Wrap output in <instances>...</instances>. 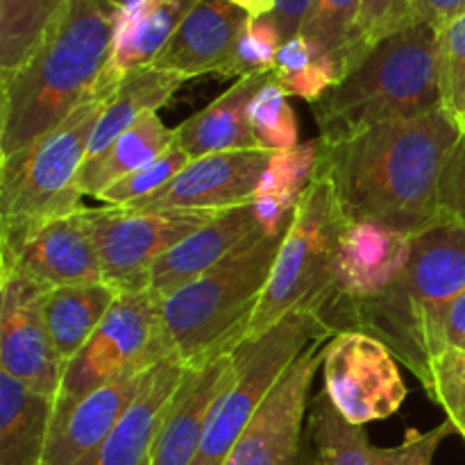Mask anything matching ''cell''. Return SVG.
I'll return each instance as SVG.
<instances>
[{"label": "cell", "mask_w": 465, "mask_h": 465, "mask_svg": "<svg viewBox=\"0 0 465 465\" xmlns=\"http://www.w3.org/2000/svg\"><path fill=\"white\" fill-rule=\"evenodd\" d=\"M461 139L459 121L440 107L322 145L321 166L330 173L348 221L380 223L416 236L439 223L440 177Z\"/></svg>", "instance_id": "6da1fadb"}, {"label": "cell", "mask_w": 465, "mask_h": 465, "mask_svg": "<svg viewBox=\"0 0 465 465\" xmlns=\"http://www.w3.org/2000/svg\"><path fill=\"white\" fill-rule=\"evenodd\" d=\"M114 0H64L25 62L0 75V159L66 121L107 71L116 32Z\"/></svg>", "instance_id": "7a4b0ae2"}, {"label": "cell", "mask_w": 465, "mask_h": 465, "mask_svg": "<svg viewBox=\"0 0 465 465\" xmlns=\"http://www.w3.org/2000/svg\"><path fill=\"white\" fill-rule=\"evenodd\" d=\"M463 291L465 227L439 221L411 239V259L398 284L341 316L334 331L375 336L427 389L431 363L445 350V321Z\"/></svg>", "instance_id": "3957f363"}, {"label": "cell", "mask_w": 465, "mask_h": 465, "mask_svg": "<svg viewBox=\"0 0 465 465\" xmlns=\"http://www.w3.org/2000/svg\"><path fill=\"white\" fill-rule=\"evenodd\" d=\"M312 107L322 145L436 112L443 107L439 32L413 23L386 36Z\"/></svg>", "instance_id": "277c9868"}, {"label": "cell", "mask_w": 465, "mask_h": 465, "mask_svg": "<svg viewBox=\"0 0 465 465\" xmlns=\"http://www.w3.org/2000/svg\"><path fill=\"white\" fill-rule=\"evenodd\" d=\"M282 236H257L221 263L163 298V321L186 366L236 348L266 291Z\"/></svg>", "instance_id": "5b68a950"}, {"label": "cell", "mask_w": 465, "mask_h": 465, "mask_svg": "<svg viewBox=\"0 0 465 465\" xmlns=\"http://www.w3.org/2000/svg\"><path fill=\"white\" fill-rule=\"evenodd\" d=\"M345 223L348 218L339 204L334 182L318 163L282 239L266 291L250 318L243 341L268 331L295 309L312 307L322 316L330 300L336 243Z\"/></svg>", "instance_id": "8992f818"}, {"label": "cell", "mask_w": 465, "mask_h": 465, "mask_svg": "<svg viewBox=\"0 0 465 465\" xmlns=\"http://www.w3.org/2000/svg\"><path fill=\"white\" fill-rule=\"evenodd\" d=\"M109 95L94 91L54 130L12 157L0 159L3 225H30L82 209L84 195L77 191L75 180Z\"/></svg>", "instance_id": "52a82bcc"}, {"label": "cell", "mask_w": 465, "mask_h": 465, "mask_svg": "<svg viewBox=\"0 0 465 465\" xmlns=\"http://www.w3.org/2000/svg\"><path fill=\"white\" fill-rule=\"evenodd\" d=\"M334 330L318 309H295L275 327L232 350L236 380L213 407L203 443L191 465H223L248 422L262 407L286 368L316 339H331Z\"/></svg>", "instance_id": "ba28073f"}, {"label": "cell", "mask_w": 465, "mask_h": 465, "mask_svg": "<svg viewBox=\"0 0 465 465\" xmlns=\"http://www.w3.org/2000/svg\"><path fill=\"white\" fill-rule=\"evenodd\" d=\"M173 354L177 352L163 321V300L150 289L121 293L64 371L54 409L71 407L112 381L145 375Z\"/></svg>", "instance_id": "9c48e42d"}, {"label": "cell", "mask_w": 465, "mask_h": 465, "mask_svg": "<svg viewBox=\"0 0 465 465\" xmlns=\"http://www.w3.org/2000/svg\"><path fill=\"white\" fill-rule=\"evenodd\" d=\"M218 212H136L130 207L86 209L94 227L103 280L127 291L148 289L154 263Z\"/></svg>", "instance_id": "30bf717a"}, {"label": "cell", "mask_w": 465, "mask_h": 465, "mask_svg": "<svg viewBox=\"0 0 465 465\" xmlns=\"http://www.w3.org/2000/svg\"><path fill=\"white\" fill-rule=\"evenodd\" d=\"M322 391L350 425L386 420L407 400L398 359L375 336L339 331L325 345Z\"/></svg>", "instance_id": "8fae6325"}, {"label": "cell", "mask_w": 465, "mask_h": 465, "mask_svg": "<svg viewBox=\"0 0 465 465\" xmlns=\"http://www.w3.org/2000/svg\"><path fill=\"white\" fill-rule=\"evenodd\" d=\"M0 254L3 266L44 289L104 282L86 207L30 225H0Z\"/></svg>", "instance_id": "7c38bea8"}, {"label": "cell", "mask_w": 465, "mask_h": 465, "mask_svg": "<svg viewBox=\"0 0 465 465\" xmlns=\"http://www.w3.org/2000/svg\"><path fill=\"white\" fill-rule=\"evenodd\" d=\"M330 339L312 341L286 368L223 465H300L304 454L312 386Z\"/></svg>", "instance_id": "4fadbf2b"}, {"label": "cell", "mask_w": 465, "mask_h": 465, "mask_svg": "<svg viewBox=\"0 0 465 465\" xmlns=\"http://www.w3.org/2000/svg\"><path fill=\"white\" fill-rule=\"evenodd\" d=\"M411 239L380 223H345L336 243L330 300L322 309L331 330L341 316L384 298L398 284L411 259Z\"/></svg>", "instance_id": "5bb4252c"}, {"label": "cell", "mask_w": 465, "mask_h": 465, "mask_svg": "<svg viewBox=\"0 0 465 465\" xmlns=\"http://www.w3.org/2000/svg\"><path fill=\"white\" fill-rule=\"evenodd\" d=\"M3 304H0V371L23 381L45 398H57L64 380L44 321V289L16 268H0Z\"/></svg>", "instance_id": "9a60e30c"}, {"label": "cell", "mask_w": 465, "mask_h": 465, "mask_svg": "<svg viewBox=\"0 0 465 465\" xmlns=\"http://www.w3.org/2000/svg\"><path fill=\"white\" fill-rule=\"evenodd\" d=\"M454 431V422L445 420L425 434L409 431L402 445L377 448L366 430L350 425L322 391L313 395L309 407L300 465H434L436 452Z\"/></svg>", "instance_id": "2e32d148"}, {"label": "cell", "mask_w": 465, "mask_h": 465, "mask_svg": "<svg viewBox=\"0 0 465 465\" xmlns=\"http://www.w3.org/2000/svg\"><path fill=\"white\" fill-rule=\"evenodd\" d=\"M272 150H225L191 159L162 191L125 207L136 212H221L250 203Z\"/></svg>", "instance_id": "e0dca14e"}, {"label": "cell", "mask_w": 465, "mask_h": 465, "mask_svg": "<svg viewBox=\"0 0 465 465\" xmlns=\"http://www.w3.org/2000/svg\"><path fill=\"white\" fill-rule=\"evenodd\" d=\"M232 350L221 348L186 368L184 380L159 430L150 465L193 463L213 407L236 380Z\"/></svg>", "instance_id": "ac0fdd59"}, {"label": "cell", "mask_w": 465, "mask_h": 465, "mask_svg": "<svg viewBox=\"0 0 465 465\" xmlns=\"http://www.w3.org/2000/svg\"><path fill=\"white\" fill-rule=\"evenodd\" d=\"M248 21L250 14L230 0H198L150 66L184 80L207 73L223 77Z\"/></svg>", "instance_id": "d6986e66"}, {"label": "cell", "mask_w": 465, "mask_h": 465, "mask_svg": "<svg viewBox=\"0 0 465 465\" xmlns=\"http://www.w3.org/2000/svg\"><path fill=\"white\" fill-rule=\"evenodd\" d=\"M186 368L177 354L150 368L107 440L80 465H150L159 430Z\"/></svg>", "instance_id": "ffe728a7"}, {"label": "cell", "mask_w": 465, "mask_h": 465, "mask_svg": "<svg viewBox=\"0 0 465 465\" xmlns=\"http://www.w3.org/2000/svg\"><path fill=\"white\" fill-rule=\"evenodd\" d=\"M262 234L263 230L254 213L252 200L221 209L200 230L180 241L171 252H166L154 263L150 271L148 289L154 291L162 300L168 298L177 289L212 271L227 254Z\"/></svg>", "instance_id": "44dd1931"}, {"label": "cell", "mask_w": 465, "mask_h": 465, "mask_svg": "<svg viewBox=\"0 0 465 465\" xmlns=\"http://www.w3.org/2000/svg\"><path fill=\"white\" fill-rule=\"evenodd\" d=\"M141 377L112 381L71 407L54 409L44 465H80L107 440L139 391Z\"/></svg>", "instance_id": "7402d4cb"}, {"label": "cell", "mask_w": 465, "mask_h": 465, "mask_svg": "<svg viewBox=\"0 0 465 465\" xmlns=\"http://www.w3.org/2000/svg\"><path fill=\"white\" fill-rule=\"evenodd\" d=\"M195 3L198 0H127L121 5L112 57L95 91L114 94L123 75L150 66Z\"/></svg>", "instance_id": "603a6c76"}, {"label": "cell", "mask_w": 465, "mask_h": 465, "mask_svg": "<svg viewBox=\"0 0 465 465\" xmlns=\"http://www.w3.org/2000/svg\"><path fill=\"white\" fill-rule=\"evenodd\" d=\"M271 73L236 80L213 103L180 123L175 127L173 143L184 150L189 159H200L225 150L262 148L250 127L248 104Z\"/></svg>", "instance_id": "cb8c5ba5"}, {"label": "cell", "mask_w": 465, "mask_h": 465, "mask_svg": "<svg viewBox=\"0 0 465 465\" xmlns=\"http://www.w3.org/2000/svg\"><path fill=\"white\" fill-rule=\"evenodd\" d=\"M54 400L0 371V465H44Z\"/></svg>", "instance_id": "d4e9b609"}, {"label": "cell", "mask_w": 465, "mask_h": 465, "mask_svg": "<svg viewBox=\"0 0 465 465\" xmlns=\"http://www.w3.org/2000/svg\"><path fill=\"white\" fill-rule=\"evenodd\" d=\"M321 154V139L304 141L295 148L272 154L252 195V207L263 234H286L300 198L316 175Z\"/></svg>", "instance_id": "484cf974"}, {"label": "cell", "mask_w": 465, "mask_h": 465, "mask_svg": "<svg viewBox=\"0 0 465 465\" xmlns=\"http://www.w3.org/2000/svg\"><path fill=\"white\" fill-rule=\"evenodd\" d=\"M173 139L175 130H168L157 112L143 114L134 125L116 136L107 150L84 159L75 180L77 191L82 195L100 198V193L114 182L148 166L159 154L166 153L173 145Z\"/></svg>", "instance_id": "4316f807"}, {"label": "cell", "mask_w": 465, "mask_h": 465, "mask_svg": "<svg viewBox=\"0 0 465 465\" xmlns=\"http://www.w3.org/2000/svg\"><path fill=\"white\" fill-rule=\"evenodd\" d=\"M121 291L107 282L95 284L57 286L44 293V321L50 341L64 366L73 361L77 352L94 336L103 318L116 302Z\"/></svg>", "instance_id": "83f0119b"}, {"label": "cell", "mask_w": 465, "mask_h": 465, "mask_svg": "<svg viewBox=\"0 0 465 465\" xmlns=\"http://www.w3.org/2000/svg\"><path fill=\"white\" fill-rule=\"evenodd\" d=\"M186 80L182 75L157 71L153 66L136 68V71L123 75L114 94L109 95L107 107H104L103 116H100L98 125L91 134L86 159L107 150L116 141V136H121L127 127L134 125L143 114L157 112L162 104H166L175 95V91Z\"/></svg>", "instance_id": "f1b7e54d"}, {"label": "cell", "mask_w": 465, "mask_h": 465, "mask_svg": "<svg viewBox=\"0 0 465 465\" xmlns=\"http://www.w3.org/2000/svg\"><path fill=\"white\" fill-rule=\"evenodd\" d=\"M64 0H0V75L25 62Z\"/></svg>", "instance_id": "f546056e"}, {"label": "cell", "mask_w": 465, "mask_h": 465, "mask_svg": "<svg viewBox=\"0 0 465 465\" xmlns=\"http://www.w3.org/2000/svg\"><path fill=\"white\" fill-rule=\"evenodd\" d=\"M248 121L262 148L282 153L300 143V125L289 95L277 82L275 73L266 77L248 104Z\"/></svg>", "instance_id": "4dcf8cb0"}, {"label": "cell", "mask_w": 465, "mask_h": 465, "mask_svg": "<svg viewBox=\"0 0 465 465\" xmlns=\"http://www.w3.org/2000/svg\"><path fill=\"white\" fill-rule=\"evenodd\" d=\"M361 0H313V7L300 35L334 59L339 80L345 75L350 45L357 27Z\"/></svg>", "instance_id": "1f68e13d"}, {"label": "cell", "mask_w": 465, "mask_h": 465, "mask_svg": "<svg viewBox=\"0 0 465 465\" xmlns=\"http://www.w3.org/2000/svg\"><path fill=\"white\" fill-rule=\"evenodd\" d=\"M409 25H413L411 0H361L345 73L352 71L363 54L375 48L381 39Z\"/></svg>", "instance_id": "d6a6232c"}, {"label": "cell", "mask_w": 465, "mask_h": 465, "mask_svg": "<svg viewBox=\"0 0 465 465\" xmlns=\"http://www.w3.org/2000/svg\"><path fill=\"white\" fill-rule=\"evenodd\" d=\"M282 32L272 16H259L245 23L243 32H241L239 41L234 45L230 62H227L223 77H250L262 75V73H271L275 68L277 53H280Z\"/></svg>", "instance_id": "836d02e7"}, {"label": "cell", "mask_w": 465, "mask_h": 465, "mask_svg": "<svg viewBox=\"0 0 465 465\" xmlns=\"http://www.w3.org/2000/svg\"><path fill=\"white\" fill-rule=\"evenodd\" d=\"M189 162L191 159L186 157L184 150H180L173 143L166 153L159 154L148 166L139 168V171L130 173L123 180L114 182L109 189L100 193V200L107 203L109 207H125V204L136 203V200L150 198L157 191H162Z\"/></svg>", "instance_id": "e575fe53"}, {"label": "cell", "mask_w": 465, "mask_h": 465, "mask_svg": "<svg viewBox=\"0 0 465 465\" xmlns=\"http://www.w3.org/2000/svg\"><path fill=\"white\" fill-rule=\"evenodd\" d=\"M439 80L443 107L459 118L465 109V14L439 32Z\"/></svg>", "instance_id": "d590c367"}, {"label": "cell", "mask_w": 465, "mask_h": 465, "mask_svg": "<svg viewBox=\"0 0 465 465\" xmlns=\"http://www.w3.org/2000/svg\"><path fill=\"white\" fill-rule=\"evenodd\" d=\"M427 395L443 407L448 420H465V350L445 348L431 363Z\"/></svg>", "instance_id": "8d00e7d4"}, {"label": "cell", "mask_w": 465, "mask_h": 465, "mask_svg": "<svg viewBox=\"0 0 465 465\" xmlns=\"http://www.w3.org/2000/svg\"><path fill=\"white\" fill-rule=\"evenodd\" d=\"M439 221L465 227V136L459 141L440 177Z\"/></svg>", "instance_id": "74e56055"}, {"label": "cell", "mask_w": 465, "mask_h": 465, "mask_svg": "<svg viewBox=\"0 0 465 465\" xmlns=\"http://www.w3.org/2000/svg\"><path fill=\"white\" fill-rule=\"evenodd\" d=\"M413 23H425L436 32L465 14V0H411Z\"/></svg>", "instance_id": "f35d334b"}, {"label": "cell", "mask_w": 465, "mask_h": 465, "mask_svg": "<svg viewBox=\"0 0 465 465\" xmlns=\"http://www.w3.org/2000/svg\"><path fill=\"white\" fill-rule=\"evenodd\" d=\"M313 7V0H277L275 12L271 14L282 32V39H291L302 32L304 21Z\"/></svg>", "instance_id": "ab89813d"}, {"label": "cell", "mask_w": 465, "mask_h": 465, "mask_svg": "<svg viewBox=\"0 0 465 465\" xmlns=\"http://www.w3.org/2000/svg\"><path fill=\"white\" fill-rule=\"evenodd\" d=\"M445 348L465 350V291L454 300L445 321Z\"/></svg>", "instance_id": "60d3db41"}, {"label": "cell", "mask_w": 465, "mask_h": 465, "mask_svg": "<svg viewBox=\"0 0 465 465\" xmlns=\"http://www.w3.org/2000/svg\"><path fill=\"white\" fill-rule=\"evenodd\" d=\"M230 3L243 9V12L250 14L252 18L271 16L277 7V0H230Z\"/></svg>", "instance_id": "b9f144b4"}, {"label": "cell", "mask_w": 465, "mask_h": 465, "mask_svg": "<svg viewBox=\"0 0 465 465\" xmlns=\"http://www.w3.org/2000/svg\"><path fill=\"white\" fill-rule=\"evenodd\" d=\"M457 434H461L463 436V440H465V420H461V422H457Z\"/></svg>", "instance_id": "7bdbcfd3"}, {"label": "cell", "mask_w": 465, "mask_h": 465, "mask_svg": "<svg viewBox=\"0 0 465 465\" xmlns=\"http://www.w3.org/2000/svg\"><path fill=\"white\" fill-rule=\"evenodd\" d=\"M457 121H459V127H461V132H463V136H465V109H463L461 116L457 118Z\"/></svg>", "instance_id": "ee69618b"}, {"label": "cell", "mask_w": 465, "mask_h": 465, "mask_svg": "<svg viewBox=\"0 0 465 465\" xmlns=\"http://www.w3.org/2000/svg\"><path fill=\"white\" fill-rule=\"evenodd\" d=\"M114 3H116V5H118V7H121V5H125V3H127V0H114Z\"/></svg>", "instance_id": "f6af8a7d"}]
</instances>
